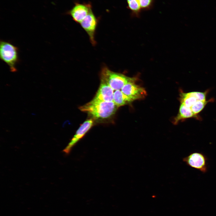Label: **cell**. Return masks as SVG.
<instances>
[{"label": "cell", "instance_id": "1", "mask_svg": "<svg viewBox=\"0 0 216 216\" xmlns=\"http://www.w3.org/2000/svg\"><path fill=\"white\" fill-rule=\"evenodd\" d=\"M118 107L113 102L92 100L79 107L95 119H106L114 115Z\"/></svg>", "mask_w": 216, "mask_h": 216}, {"label": "cell", "instance_id": "15", "mask_svg": "<svg viewBox=\"0 0 216 216\" xmlns=\"http://www.w3.org/2000/svg\"><path fill=\"white\" fill-rule=\"evenodd\" d=\"M141 10H148L152 7L154 0H138Z\"/></svg>", "mask_w": 216, "mask_h": 216}, {"label": "cell", "instance_id": "10", "mask_svg": "<svg viewBox=\"0 0 216 216\" xmlns=\"http://www.w3.org/2000/svg\"><path fill=\"white\" fill-rule=\"evenodd\" d=\"M113 91L105 82L100 79L98 89L93 99L105 102H113Z\"/></svg>", "mask_w": 216, "mask_h": 216}, {"label": "cell", "instance_id": "3", "mask_svg": "<svg viewBox=\"0 0 216 216\" xmlns=\"http://www.w3.org/2000/svg\"><path fill=\"white\" fill-rule=\"evenodd\" d=\"M100 79L105 82L114 90H120L127 83L136 81V79L111 71L106 67H103L100 74Z\"/></svg>", "mask_w": 216, "mask_h": 216}, {"label": "cell", "instance_id": "8", "mask_svg": "<svg viewBox=\"0 0 216 216\" xmlns=\"http://www.w3.org/2000/svg\"><path fill=\"white\" fill-rule=\"evenodd\" d=\"M93 121L89 119L84 122L76 131L75 134L68 145L63 151L66 154H68L74 146L88 132L92 126Z\"/></svg>", "mask_w": 216, "mask_h": 216}, {"label": "cell", "instance_id": "2", "mask_svg": "<svg viewBox=\"0 0 216 216\" xmlns=\"http://www.w3.org/2000/svg\"><path fill=\"white\" fill-rule=\"evenodd\" d=\"M18 48L9 41L1 40L0 57L9 66L11 72L17 71L16 65L19 61Z\"/></svg>", "mask_w": 216, "mask_h": 216}, {"label": "cell", "instance_id": "14", "mask_svg": "<svg viewBox=\"0 0 216 216\" xmlns=\"http://www.w3.org/2000/svg\"><path fill=\"white\" fill-rule=\"evenodd\" d=\"M212 101H213L212 99L206 101L198 100L190 108L194 114L198 116V114L203 109L207 104Z\"/></svg>", "mask_w": 216, "mask_h": 216}, {"label": "cell", "instance_id": "9", "mask_svg": "<svg viewBox=\"0 0 216 216\" xmlns=\"http://www.w3.org/2000/svg\"><path fill=\"white\" fill-rule=\"evenodd\" d=\"M91 10V6L89 4L76 3L68 13L75 22L80 23Z\"/></svg>", "mask_w": 216, "mask_h": 216}, {"label": "cell", "instance_id": "11", "mask_svg": "<svg viewBox=\"0 0 216 216\" xmlns=\"http://www.w3.org/2000/svg\"><path fill=\"white\" fill-rule=\"evenodd\" d=\"M193 118H200L194 114L190 108L181 104L178 113L175 118L173 122L175 124H177L180 121Z\"/></svg>", "mask_w": 216, "mask_h": 216}, {"label": "cell", "instance_id": "5", "mask_svg": "<svg viewBox=\"0 0 216 216\" xmlns=\"http://www.w3.org/2000/svg\"><path fill=\"white\" fill-rule=\"evenodd\" d=\"M80 24L88 34L92 44L94 45L96 43L94 36L98 21L92 9Z\"/></svg>", "mask_w": 216, "mask_h": 216}, {"label": "cell", "instance_id": "13", "mask_svg": "<svg viewBox=\"0 0 216 216\" xmlns=\"http://www.w3.org/2000/svg\"><path fill=\"white\" fill-rule=\"evenodd\" d=\"M128 8L130 10L132 14L139 16L141 10L138 0H127Z\"/></svg>", "mask_w": 216, "mask_h": 216}, {"label": "cell", "instance_id": "12", "mask_svg": "<svg viewBox=\"0 0 216 216\" xmlns=\"http://www.w3.org/2000/svg\"><path fill=\"white\" fill-rule=\"evenodd\" d=\"M133 101L120 90H116L114 92L113 102L118 107L129 104Z\"/></svg>", "mask_w": 216, "mask_h": 216}, {"label": "cell", "instance_id": "4", "mask_svg": "<svg viewBox=\"0 0 216 216\" xmlns=\"http://www.w3.org/2000/svg\"><path fill=\"white\" fill-rule=\"evenodd\" d=\"M208 159L204 154L200 152L190 153L183 159V161L188 166L197 170L202 173L208 170Z\"/></svg>", "mask_w": 216, "mask_h": 216}, {"label": "cell", "instance_id": "7", "mask_svg": "<svg viewBox=\"0 0 216 216\" xmlns=\"http://www.w3.org/2000/svg\"><path fill=\"white\" fill-rule=\"evenodd\" d=\"M135 82L131 81L127 83L121 89L122 93L133 101L143 98L147 94L145 89L135 84Z\"/></svg>", "mask_w": 216, "mask_h": 216}, {"label": "cell", "instance_id": "6", "mask_svg": "<svg viewBox=\"0 0 216 216\" xmlns=\"http://www.w3.org/2000/svg\"><path fill=\"white\" fill-rule=\"evenodd\" d=\"M208 92V90L204 92L194 91L187 93L182 92L180 94V103L190 108L198 100H206Z\"/></svg>", "mask_w": 216, "mask_h": 216}]
</instances>
